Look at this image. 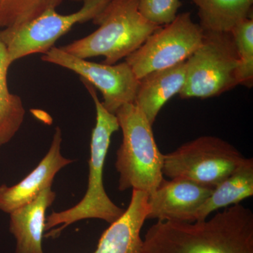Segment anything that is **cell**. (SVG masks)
<instances>
[{
  "instance_id": "cell-19",
  "label": "cell",
  "mask_w": 253,
  "mask_h": 253,
  "mask_svg": "<svg viewBox=\"0 0 253 253\" xmlns=\"http://www.w3.org/2000/svg\"><path fill=\"white\" fill-rule=\"evenodd\" d=\"M136 2L143 17L158 26L174 21L181 6L180 0H136Z\"/></svg>"
},
{
  "instance_id": "cell-14",
  "label": "cell",
  "mask_w": 253,
  "mask_h": 253,
  "mask_svg": "<svg viewBox=\"0 0 253 253\" xmlns=\"http://www.w3.org/2000/svg\"><path fill=\"white\" fill-rule=\"evenodd\" d=\"M186 61L148 73L139 80L134 104L142 111L151 126L164 105L179 94L186 79Z\"/></svg>"
},
{
  "instance_id": "cell-13",
  "label": "cell",
  "mask_w": 253,
  "mask_h": 253,
  "mask_svg": "<svg viewBox=\"0 0 253 253\" xmlns=\"http://www.w3.org/2000/svg\"><path fill=\"white\" fill-rule=\"evenodd\" d=\"M55 198L51 187L46 188L29 204L10 213L9 230L16 239V253H44L46 212Z\"/></svg>"
},
{
  "instance_id": "cell-7",
  "label": "cell",
  "mask_w": 253,
  "mask_h": 253,
  "mask_svg": "<svg viewBox=\"0 0 253 253\" xmlns=\"http://www.w3.org/2000/svg\"><path fill=\"white\" fill-rule=\"evenodd\" d=\"M111 0H83V6L73 14L63 15L51 8L34 19L0 31L10 64L33 54H46L55 42L78 23L93 21Z\"/></svg>"
},
{
  "instance_id": "cell-10",
  "label": "cell",
  "mask_w": 253,
  "mask_h": 253,
  "mask_svg": "<svg viewBox=\"0 0 253 253\" xmlns=\"http://www.w3.org/2000/svg\"><path fill=\"white\" fill-rule=\"evenodd\" d=\"M214 188L182 179H163L157 189L148 196L146 219L192 223L204 201Z\"/></svg>"
},
{
  "instance_id": "cell-15",
  "label": "cell",
  "mask_w": 253,
  "mask_h": 253,
  "mask_svg": "<svg viewBox=\"0 0 253 253\" xmlns=\"http://www.w3.org/2000/svg\"><path fill=\"white\" fill-rule=\"evenodd\" d=\"M253 196V160L246 158L240 167L218 184L196 214V221H203L214 211L239 204Z\"/></svg>"
},
{
  "instance_id": "cell-1",
  "label": "cell",
  "mask_w": 253,
  "mask_h": 253,
  "mask_svg": "<svg viewBox=\"0 0 253 253\" xmlns=\"http://www.w3.org/2000/svg\"><path fill=\"white\" fill-rule=\"evenodd\" d=\"M141 253H253V213L236 204L208 220L158 221L142 240Z\"/></svg>"
},
{
  "instance_id": "cell-12",
  "label": "cell",
  "mask_w": 253,
  "mask_h": 253,
  "mask_svg": "<svg viewBox=\"0 0 253 253\" xmlns=\"http://www.w3.org/2000/svg\"><path fill=\"white\" fill-rule=\"evenodd\" d=\"M148 196L132 189L129 206L103 233L94 253H141V230L149 211Z\"/></svg>"
},
{
  "instance_id": "cell-4",
  "label": "cell",
  "mask_w": 253,
  "mask_h": 253,
  "mask_svg": "<svg viewBox=\"0 0 253 253\" xmlns=\"http://www.w3.org/2000/svg\"><path fill=\"white\" fill-rule=\"evenodd\" d=\"M115 115L123 136L116 162L118 189L152 194L164 179V154L158 149L152 126L134 103L123 105Z\"/></svg>"
},
{
  "instance_id": "cell-5",
  "label": "cell",
  "mask_w": 253,
  "mask_h": 253,
  "mask_svg": "<svg viewBox=\"0 0 253 253\" xmlns=\"http://www.w3.org/2000/svg\"><path fill=\"white\" fill-rule=\"evenodd\" d=\"M186 64L181 99L213 97L239 85V59L230 32L204 31L201 45Z\"/></svg>"
},
{
  "instance_id": "cell-8",
  "label": "cell",
  "mask_w": 253,
  "mask_h": 253,
  "mask_svg": "<svg viewBox=\"0 0 253 253\" xmlns=\"http://www.w3.org/2000/svg\"><path fill=\"white\" fill-rule=\"evenodd\" d=\"M204 35L189 12L178 14L172 22L151 33L126 61L140 80L148 73L186 61L201 45Z\"/></svg>"
},
{
  "instance_id": "cell-9",
  "label": "cell",
  "mask_w": 253,
  "mask_h": 253,
  "mask_svg": "<svg viewBox=\"0 0 253 253\" xmlns=\"http://www.w3.org/2000/svg\"><path fill=\"white\" fill-rule=\"evenodd\" d=\"M42 60L71 70L99 89L104 99L101 103L110 113L116 114L123 105L135 101L139 80L126 61L117 65L90 62L55 46Z\"/></svg>"
},
{
  "instance_id": "cell-16",
  "label": "cell",
  "mask_w": 253,
  "mask_h": 253,
  "mask_svg": "<svg viewBox=\"0 0 253 253\" xmlns=\"http://www.w3.org/2000/svg\"><path fill=\"white\" fill-rule=\"evenodd\" d=\"M199 9L204 31L229 33L237 23L252 17L253 0H190Z\"/></svg>"
},
{
  "instance_id": "cell-2",
  "label": "cell",
  "mask_w": 253,
  "mask_h": 253,
  "mask_svg": "<svg viewBox=\"0 0 253 253\" xmlns=\"http://www.w3.org/2000/svg\"><path fill=\"white\" fill-rule=\"evenodd\" d=\"M92 98L96 108V125L91 134L88 187L84 198L74 207L62 212H53L46 217V237H54L76 221L99 219L112 224L123 215L125 210L116 206L106 194L104 168L111 136L119 129L116 115L109 112L99 101L94 86L81 79Z\"/></svg>"
},
{
  "instance_id": "cell-3",
  "label": "cell",
  "mask_w": 253,
  "mask_h": 253,
  "mask_svg": "<svg viewBox=\"0 0 253 253\" xmlns=\"http://www.w3.org/2000/svg\"><path fill=\"white\" fill-rule=\"evenodd\" d=\"M92 21L99 26L96 31L61 49L83 59L104 56L107 65L134 52L161 27L143 17L136 0H111Z\"/></svg>"
},
{
  "instance_id": "cell-17",
  "label": "cell",
  "mask_w": 253,
  "mask_h": 253,
  "mask_svg": "<svg viewBox=\"0 0 253 253\" xmlns=\"http://www.w3.org/2000/svg\"><path fill=\"white\" fill-rule=\"evenodd\" d=\"M230 33L239 59V85L252 87L253 83V19L246 18L237 23Z\"/></svg>"
},
{
  "instance_id": "cell-22",
  "label": "cell",
  "mask_w": 253,
  "mask_h": 253,
  "mask_svg": "<svg viewBox=\"0 0 253 253\" xmlns=\"http://www.w3.org/2000/svg\"><path fill=\"white\" fill-rule=\"evenodd\" d=\"M10 66L7 50L0 39V82L7 83L8 70Z\"/></svg>"
},
{
  "instance_id": "cell-6",
  "label": "cell",
  "mask_w": 253,
  "mask_h": 253,
  "mask_svg": "<svg viewBox=\"0 0 253 253\" xmlns=\"http://www.w3.org/2000/svg\"><path fill=\"white\" fill-rule=\"evenodd\" d=\"M245 158L227 141L214 136H200L164 155L163 174L215 188L242 165Z\"/></svg>"
},
{
  "instance_id": "cell-20",
  "label": "cell",
  "mask_w": 253,
  "mask_h": 253,
  "mask_svg": "<svg viewBox=\"0 0 253 253\" xmlns=\"http://www.w3.org/2000/svg\"><path fill=\"white\" fill-rule=\"evenodd\" d=\"M24 0H0V28L18 26Z\"/></svg>"
},
{
  "instance_id": "cell-21",
  "label": "cell",
  "mask_w": 253,
  "mask_h": 253,
  "mask_svg": "<svg viewBox=\"0 0 253 253\" xmlns=\"http://www.w3.org/2000/svg\"><path fill=\"white\" fill-rule=\"evenodd\" d=\"M64 0H24L19 26L34 19L46 10L56 9Z\"/></svg>"
},
{
  "instance_id": "cell-11",
  "label": "cell",
  "mask_w": 253,
  "mask_h": 253,
  "mask_svg": "<svg viewBox=\"0 0 253 253\" xmlns=\"http://www.w3.org/2000/svg\"><path fill=\"white\" fill-rule=\"evenodd\" d=\"M61 131L58 126L49 151L38 166L16 185L0 186V211L10 214L29 204L43 190L51 187L55 175L73 161L61 155Z\"/></svg>"
},
{
  "instance_id": "cell-23",
  "label": "cell",
  "mask_w": 253,
  "mask_h": 253,
  "mask_svg": "<svg viewBox=\"0 0 253 253\" xmlns=\"http://www.w3.org/2000/svg\"><path fill=\"white\" fill-rule=\"evenodd\" d=\"M75 1H83V0H75Z\"/></svg>"
},
{
  "instance_id": "cell-18",
  "label": "cell",
  "mask_w": 253,
  "mask_h": 253,
  "mask_svg": "<svg viewBox=\"0 0 253 253\" xmlns=\"http://www.w3.org/2000/svg\"><path fill=\"white\" fill-rule=\"evenodd\" d=\"M25 114L21 97L10 92L8 83L0 82V147L11 141L19 130Z\"/></svg>"
}]
</instances>
